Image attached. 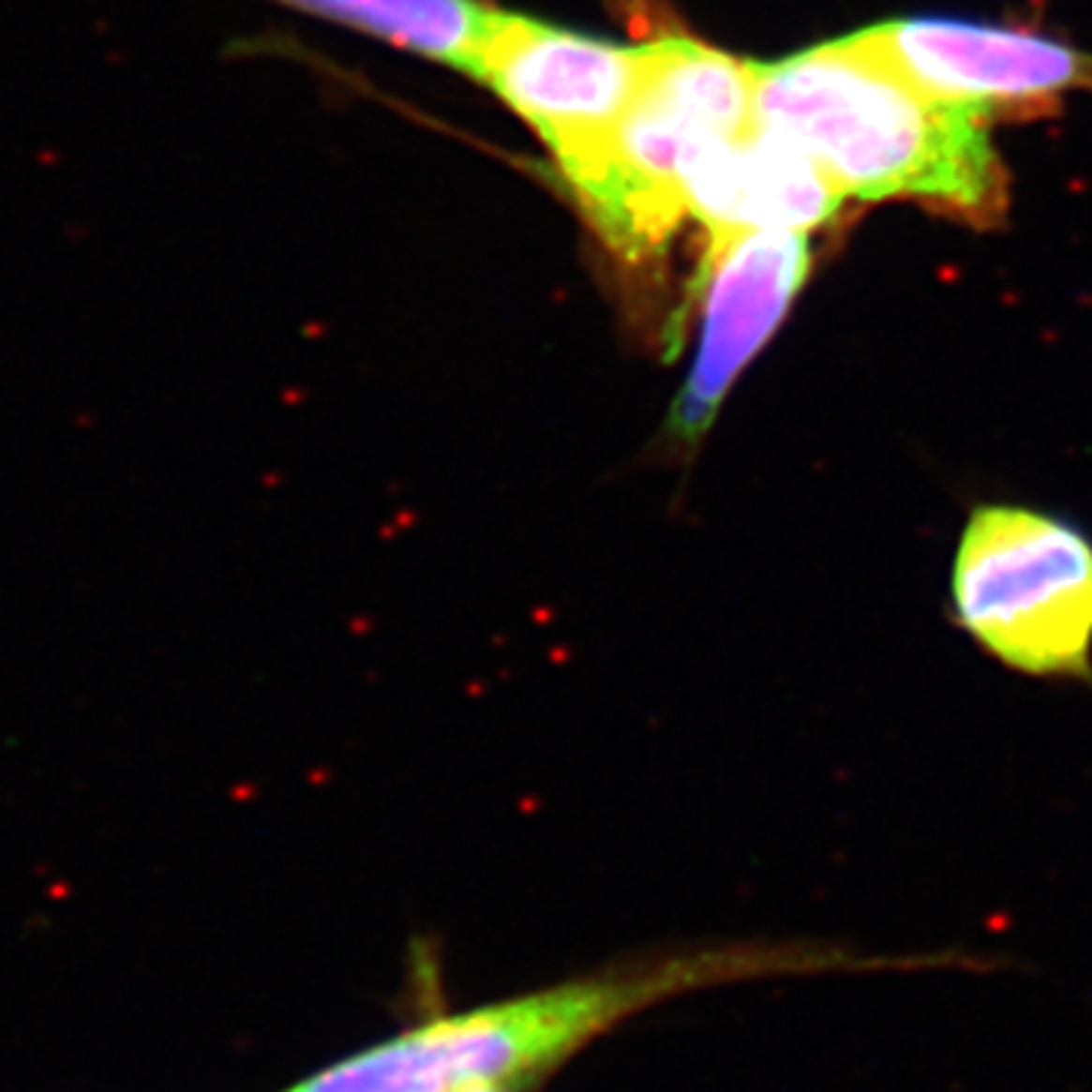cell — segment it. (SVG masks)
Segmentation results:
<instances>
[{"mask_svg":"<svg viewBox=\"0 0 1092 1092\" xmlns=\"http://www.w3.org/2000/svg\"><path fill=\"white\" fill-rule=\"evenodd\" d=\"M853 965L880 962L799 944L650 953L525 995L441 1013L282 1092H510L556 1071L595 1038L659 1001L738 980Z\"/></svg>","mask_w":1092,"mask_h":1092,"instance_id":"obj_1","label":"cell"},{"mask_svg":"<svg viewBox=\"0 0 1092 1092\" xmlns=\"http://www.w3.org/2000/svg\"><path fill=\"white\" fill-rule=\"evenodd\" d=\"M804 231H740L708 243L701 264V337L667 413V434L696 446L711 431L726 395L774 337L811 277Z\"/></svg>","mask_w":1092,"mask_h":1092,"instance_id":"obj_7","label":"cell"},{"mask_svg":"<svg viewBox=\"0 0 1092 1092\" xmlns=\"http://www.w3.org/2000/svg\"><path fill=\"white\" fill-rule=\"evenodd\" d=\"M950 595L959 625L1010 671L1092 677V541L1023 504H978L959 534Z\"/></svg>","mask_w":1092,"mask_h":1092,"instance_id":"obj_4","label":"cell"},{"mask_svg":"<svg viewBox=\"0 0 1092 1092\" xmlns=\"http://www.w3.org/2000/svg\"><path fill=\"white\" fill-rule=\"evenodd\" d=\"M279 4L350 24L397 49L443 61L465 73L495 12L480 0H279Z\"/></svg>","mask_w":1092,"mask_h":1092,"instance_id":"obj_9","label":"cell"},{"mask_svg":"<svg viewBox=\"0 0 1092 1092\" xmlns=\"http://www.w3.org/2000/svg\"><path fill=\"white\" fill-rule=\"evenodd\" d=\"M468 73L534 127L568 183L601 156L632 104L644 46H616L495 9Z\"/></svg>","mask_w":1092,"mask_h":1092,"instance_id":"obj_5","label":"cell"},{"mask_svg":"<svg viewBox=\"0 0 1092 1092\" xmlns=\"http://www.w3.org/2000/svg\"><path fill=\"white\" fill-rule=\"evenodd\" d=\"M680 195L708 243L762 228L811 234L846 201L814 158L755 119L701 146L683 167Z\"/></svg>","mask_w":1092,"mask_h":1092,"instance_id":"obj_8","label":"cell"},{"mask_svg":"<svg viewBox=\"0 0 1092 1092\" xmlns=\"http://www.w3.org/2000/svg\"><path fill=\"white\" fill-rule=\"evenodd\" d=\"M862 37L935 100L993 115H1044L1092 88V55L1029 28L950 16L892 19Z\"/></svg>","mask_w":1092,"mask_h":1092,"instance_id":"obj_6","label":"cell"},{"mask_svg":"<svg viewBox=\"0 0 1092 1092\" xmlns=\"http://www.w3.org/2000/svg\"><path fill=\"white\" fill-rule=\"evenodd\" d=\"M753 119L814 158L844 198L917 201L974 228L1008 216L989 119L920 92L862 31L753 64Z\"/></svg>","mask_w":1092,"mask_h":1092,"instance_id":"obj_2","label":"cell"},{"mask_svg":"<svg viewBox=\"0 0 1092 1092\" xmlns=\"http://www.w3.org/2000/svg\"><path fill=\"white\" fill-rule=\"evenodd\" d=\"M753 122V64L686 37L644 46L635 97L601 156L568 179L607 247L652 259L686 218L680 176L701 146Z\"/></svg>","mask_w":1092,"mask_h":1092,"instance_id":"obj_3","label":"cell"}]
</instances>
